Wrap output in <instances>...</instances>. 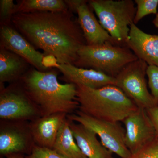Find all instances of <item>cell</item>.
Masks as SVG:
<instances>
[{"label": "cell", "instance_id": "6da1fadb", "mask_svg": "<svg viewBox=\"0 0 158 158\" xmlns=\"http://www.w3.org/2000/svg\"><path fill=\"white\" fill-rule=\"evenodd\" d=\"M66 11L17 13L11 23L35 48L54 57L59 64L74 65L81 47L86 44L77 20Z\"/></svg>", "mask_w": 158, "mask_h": 158}, {"label": "cell", "instance_id": "7a4b0ae2", "mask_svg": "<svg viewBox=\"0 0 158 158\" xmlns=\"http://www.w3.org/2000/svg\"><path fill=\"white\" fill-rule=\"evenodd\" d=\"M58 75L53 69L40 72L31 68L19 81L42 116L57 113L69 115L79 108L76 85L60 84Z\"/></svg>", "mask_w": 158, "mask_h": 158}, {"label": "cell", "instance_id": "3957f363", "mask_svg": "<svg viewBox=\"0 0 158 158\" xmlns=\"http://www.w3.org/2000/svg\"><path fill=\"white\" fill-rule=\"evenodd\" d=\"M76 86L79 110L94 118L120 122L138 109L137 105L115 85L97 89Z\"/></svg>", "mask_w": 158, "mask_h": 158}, {"label": "cell", "instance_id": "277c9868", "mask_svg": "<svg viewBox=\"0 0 158 158\" xmlns=\"http://www.w3.org/2000/svg\"><path fill=\"white\" fill-rule=\"evenodd\" d=\"M138 59L127 47L107 42L82 46L74 65L79 68L94 69L115 78L125 66Z\"/></svg>", "mask_w": 158, "mask_h": 158}, {"label": "cell", "instance_id": "5b68a950", "mask_svg": "<svg viewBox=\"0 0 158 158\" xmlns=\"http://www.w3.org/2000/svg\"><path fill=\"white\" fill-rule=\"evenodd\" d=\"M132 0H90L102 27L118 45L127 47L130 26L134 23L136 7Z\"/></svg>", "mask_w": 158, "mask_h": 158}, {"label": "cell", "instance_id": "8992f818", "mask_svg": "<svg viewBox=\"0 0 158 158\" xmlns=\"http://www.w3.org/2000/svg\"><path fill=\"white\" fill-rule=\"evenodd\" d=\"M0 85V120L31 122L42 116L19 81Z\"/></svg>", "mask_w": 158, "mask_h": 158}, {"label": "cell", "instance_id": "52a82bcc", "mask_svg": "<svg viewBox=\"0 0 158 158\" xmlns=\"http://www.w3.org/2000/svg\"><path fill=\"white\" fill-rule=\"evenodd\" d=\"M148 66L146 62L138 59L125 66L115 77L116 86L138 108L145 110L158 106L148 89L145 79Z\"/></svg>", "mask_w": 158, "mask_h": 158}, {"label": "cell", "instance_id": "ba28073f", "mask_svg": "<svg viewBox=\"0 0 158 158\" xmlns=\"http://www.w3.org/2000/svg\"><path fill=\"white\" fill-rule=\"evenodd\" d=\"M67 118L81 123L98 136L103 145L121 158H129L131 153L125 142V129L120 122L113 123L98 119L77 110Z\"/></svg>", "mask_w": 158, "mask_h": 158}, {"label": "cell", "instance_id": "9c48e42d", "mask_svg": "<svg viewBox=\"0 0 158 158\" xmlns=\"http://www.w3.org/2000/svg\"><path fill=\"white\" fill-rule=\"evenodd\" d=\"M36 145L30 122L0 120V155H28Z\"/></svg>", "mask_w": 158, "mask_h": 158}, {"label": "cell", "instance_id": "30bf717a", "mask_svg": "<svg viewBox=\"0 0 158 158\" xmlns=\"http://www.w3.org/2000/svg\"><path fill=\"white\" fill-rule=\"evenodd\" d=\"M125 127V142L131 154L157 138L146 110L138 108L123 121Z\"/></svg>", "mask_w": 158, "mask_h": 158}, {"label": "cell", "instance_id": "8fae6325", "mask_svg": "<svg viewBox=\"0 0 158 158\" xmlns=\"http://www.w3.org/2000/svg\"><path fill=\"white\" fill-rule=\"evenodd\" d=\"M0 45L26 60L40 72L51 70L43 64L44 54L38 52L21 34L10 25L1 26Z\"/></svg>", "mask_w": 158, "mask_h": 158}, {"label": "cell", "instance_id": "7c38bea8", "mask_svg": "<svg viewBox=\"0 0 158 158\" xmlns=\"http://www.w3.org/2000/svg\"><path fill=\"white\" fill-rule=\"evenodd\" d=\"M51 67L58 69L67 83L94 89L116 85L115 78L94 69L79 68L70 64H59L57 62L53 63Z\"/></svg>", "mask_w": 158, "mask_h": 158}, {"label": "cell", "instance_id": "4fadbf2b", "mask_svg": "<svg viewBox=\"0 0 158 158\" xmlns=\"http://www.w3.org/2000/svg\"><path fill=\"white\" fill-rule=\"evenodd\" d=\"M76 13L87 45H99L107 42L118 45L97 20L88 1L83 0L77 8Z\"/></svg>", "mask_w": 158, "mask_h": 158}, {"label": "cell", "instance_id": "5bb4252c", "mask_svg": "<svg viewBox=\"0 0 158 158\" xmlns=\"http://www.w3.org/2000/svg\"><path fill=\"white\" fill-rule=\"evenodd\" d=\"M127 46L138 59L158 67V35L145 33L133 23L130 26Z\"/></svg>", "mask_w": 158, "mask_h": 158}, {"label": "cell", "instance_id": "9a60e30c", "mask_svg": "<svg viewBox=\"0 0 158 158\" xmlns=\"http://www.w3.org/2000/svg\"><path fill=\"white\" fill-rule=\"evenodd\" d=\"M67 114L57 113L41 116L30 122V129L35 144L52 149L59 130Z\"/></svg>", "mask_w": 158, "mask_h": 158}, {"label": "cell", "instance_id": "2e32d148", "mask_svg": "<svg viewBox=\"0 0 158 158\" xmlns=\"http://www.w3.org/2000/svg\"><path fill=\"white\" fill-rule=\"evenodd\" d=\"M69 120L77 144L85 156L88 158H114L113 153L98 140L97 135L94 132L81 123Z\"/></svg>", "mask_w": 158, "mask_h": 158}, {"label": "cell", "instance_id": "e0dca14e", "mask_svg": "<svg viewBox=\"0 0 158 158\" xmlns=\"http://www.w3.org/2000/svg\"><path fill=\"white\" fill-rule=\"evenodd\" d=\"M30 65L21 57L0 46V84L19 81Z\"/></svg>", "mask_w": 158, "mask_h": 158}, {"label": "cell", "instance_id": "ac0fdd59", "mask_svg": "<svg viewBox=\"0 0 158 158\" xmlns=\"http://www.w3.org/2000/svg\"><path fill=\"white\" fill-rule=\"evenodd\" d=\"M52 149L66 158H88L77 144L67 118L59 130Z\"/></svg>", "mask_w": 158, "mask_h": 158}, {"label": "cell", "instance_id": "d6986e66", "mask_svg": "<svg viewBox=\"0 0 158 158\" xmlns=\"http://www.w3.org/2000/svg\"><path fill=\"white\" fill-rule=\"evenodd\" d=\"M69 11L65 1L62 0H22L15 5L14 15L39 11Z\"/></svg>", "mask_w": 158, "mask_h": 158}, {"label": "cell", "instance_id": "ffe728a7", "mask_svg": "<svg viewBox=\"0 0 158 158\" xmlns=\"http://www.w3.org/2000/svg\"><path fill=\"white\" fill-rule=\"evenodd\" d=\"M137 5L134 23L137 24L148 15L157 14L158 0H135Z\"/></svg>", "mask_w": 158, "mask_h": 158}, {"label": "cell", "instance_id": "44dd1931", "mask_svg": "<svg viewBox=\"0 0 158 158\" xmlns=\"http://www.w3.org/2000/svg\"><path fill=\"white\" fill-rule=\"evenodd\" d=\"M15 5L13 0L0 1V19L2 25H10L14 15Z\"/></svg>", "mask_w": 158, "mask_h": 158}, {"label": "cell", "instance_id": "7402d4cb", "mask_svg": "<svg viewBox=\"0 0 158 158\" xmlns=\"http://www.w3.org/2000/svg\"><path fill=\"white\" fill-rule=\"evenodd\" d=\"M129 158H158V138L131 154Z\"/></svg>", "mask_w": 158, "mask_h": 158}, {"label": "cell", "instance_id": "603a6c76", "mask_svg": "<svg viewBox=\"0 0 158 158\" xmlns=\"http://www.w3.org/2000/svg\"><path fill=\"white\" fill-rule=\"evenodd\" d=\"M146 75L148 77V85L151 94L158 103V67L155 65H148Z\"/></svg>", "mask_w": 158, "mask_h": 158}, {"label": "cell", "instance_id": "cb8c5ba5", "mask_svg": "<svg viewBox=\"0 0 158 158\" xmlns=\"http://www.w3.org/2000/svg\"><path fill=\"white\" fill-rule=\"evenodd\" d=\"M25 158H66L56 151L51 148L41 147L35 145L32 152Z\"/></svg>", "mask_w": 158, "mask_h": 158}, {"label": "cell", "instance_id": "d4e9b609", "mask_svg": "<svg viewBox=\"0 0 158 158\" xmlns=\"http://www.w3.org/2000/svg\"><path fill=\"white\" fill-rule=\"evenodd\" d=\"M146 111L155 130L157 138H158V106L147 109Z\"/></svg>", "mask_w": 158, "mask_h": 158}, {"label": "cell", "instance_id": "484cf974", "mask_svg": "<svg viewBox=\"0 0 158 158\" xmlns=\"http://www.w3.org/2000/svg\"><path fill=\"white\" fill-rule=\"evenodd\" d=\"M83 0H65L69 10L73 13H76L77 8L83 2Z\"/></svg>", "mask_w": 158, "mask_h": 158}, {"label": "cell", "instance_id": "4316f807", "mask_svg": "<svg viewBox=\"0 0 158 158\" xmlns=\"http://www.w3.org/2000/svg\"><path fill=\"white\" fill-rule=\"evenodd\" d=\"M25 156L21 154H12L6 156L5 157L6 158H25Z\"/></svg>", "mask_w": 158, "mask_h": 158}, {"label": "cell", "instance_id": "83f0119b", "mask_svg": "<svg viewBox=\"0 0 158 158\" xmlns=\"http://www.w3.org/2000/svg\"><path fill=\"white\" fill-rule=\"evenodd\" d=\"M152 23L155 27L158 29V13L156 14V17L153 20Z\"/></svg>", "mask_w": 158, "mask_h": 158}, {"label": "cell", "instance_id": "f1b7e54d", "mask_svg": "<svg viewBox=\"0 0 158 158\" xmlns=\"http://www.w3.org/2000/svg\"><path fill=\"white\" fill-rule=\"evenodd\" d=\"M5 157L3 156H1L0 158H5Z\"/></svg>", "mask_w": 158, "mask_h": 158}]
</instances>
